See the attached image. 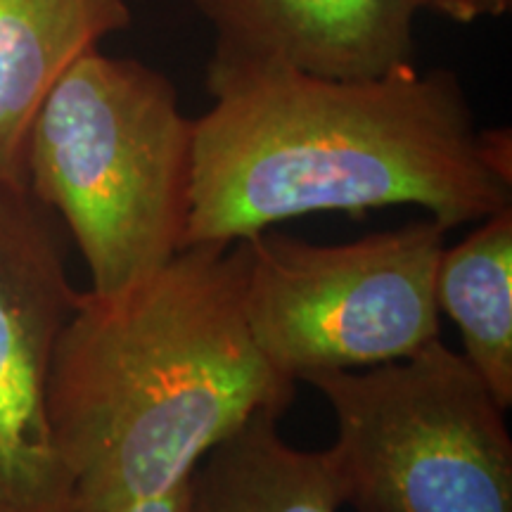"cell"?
Masks as SVG:
<instances>
[{
  "instance_id": "9c48e42d",
  "label": "cell",
  "mask_w": 512,
  "mask_h": 512,
  "mask_svg": "<svg viewBox=\"0 0 512 512\" xmlns=\"http://www.w3.org/2000/svg\"><path fill=\"white\" fill-rule=\"evenodd\" d=\"M264 411L221 439L190 475L188 512H337V479L325 451H299Z\"/></svg>"
},
{
  "instance_id": "52a82bcc",
  "label": "cell",
  "mask_w": 512,
  "mask_h": 512,
  "mask_svg": "<svg viewBox=\"0 0 512 512\" xmlns=\"http://www.w3.org/2000/svg\"><path fill=\"white\" fill-rule=\"evenodd\" d=\"M214 53L283 62L330 79H373L413 62L418 0H195Z\"/></svg>"
},
{
  "instance_id": "6da1fadb",
  "label": "cell",
  "mask_w": 512,
  "mask_h": 512,
  "mask_svg": "<svg viewBox=\"0 0 512 512\" xmlns=\"http://www.w3.org/2000/svg\"><path fill=\"white\" fill-rule=\"evenodd\" d=\"M207 86L185 247L323 211L413 204L451 230L512 207L510 131H479L446 69L330 79L214 53Z\"/></svg>"
},
{
  "instance_id": "277c9868",
  "label": "cell",
  "mask_w": 512,
  "mask_h": 512,
  "mask_svg": "<svg viewBox=\"0 0 512 512\" xmlns=\"http://www.w3.org/2000/svg\"><path fill=\"white\" fill-rule=\"evenodd\" d=\"M337 418L328 463L356 512H512L505 408L441 339L368 370H323Z\"/></svg>"
},
{
  "instance_id": "30bf717a",
  "label": "cell",
  "mask_w": 512,
  "mask_h": 512,
  "mask_svg": "<svg viewBox=\"0 0 512 512\" xmlns=\"http://www.w3.org/2000/svg\"><path fill=\"white\" fill-rule=\"evenodd\" d=\"M475 233L444 247L437 306L458 325L463 354L508 411L512 406V207L479 221Z\"/></svg>"
},
{
  "instance_id": "8fae6325",
  "label": "cell",
  "mask_w": 512,
  "mask_h": 512,
  "mask_svg": "<svg viewBox=\"0 0 512 512\" xmlns=\"http://www.w3.org/2000/svg\"><path fill=\"white\" fill-rule=\"evenodd\" d=\"M420 10H434L460 24L484 17H501L510 12L512 0H418Z\"/></svg>"
},
{
  "instance_id": "5b68a950",
  "label": "cell",
  "mask_w": 512,
  "mask_h": 512,
  "mask_svg": "<svg viewBox=\"0 0 512 512\" xmlns=\"http://www.w3.org/2000/svg\"><path fill=\"white\" fill-rule=\"evenodd\" d=\"M446 233L420 219L347 245L249 235L245 316L254 344L294 382L413 356L441 332L434 283Z\"/></svg>"
},
{
  "instance_id": "7c38bea8",
  "label": "cell",
  "mask_w": 512,
  "mask_h": 512,
  "mask_svg": "<svg viewBox=\"0 0 512 512\" xmlns=\"http://www.w3.org/2000/svg\"><path fill=\"white\" fill-rule=\"evenodd\" d=\"M188 494H190V479L178 484L176 489L166 491L157 498H147V501L133 503L124 510L117 512H188Z\"/></svg>"
},
{
  "instance_id": "3957f363",
  "label": "cell",
  "mask_w": 512,
  "mask_h": 512,
  "mask_svg": "<svg viewBox=\"0 0 512 512\" xmlns=\"http://www.w3.org/2000/svg\"><path fill=\"white\" fill-rule=\"evenodd\" d=\"M195 119L157 69L88 50L36 114L27 185L60 211L91 271V292L138 283L185 247Z\"/></svg>"
},
{
  "instance_id": "7a4b0ae2",
  "label": "cell",
  "mask_w": 512,
  "mask_h": 512,
  "mask_svg": "<svg viewBox=\"0 0 512 512\" xmlns=\"http://www.w3.org/2000/svg\"><path fill=\"white\" fill-rule=\"evenodd\" d=\"M245 266V240L209 242L114 294L79 292L48 377L74 512L162 496L256 413L290 406L297 382L249 332Z\"/></svg>"
},
{
  "instance_id": "ba28073f",
  "label": "cell",
  "mask_w": 512,
  "mask_h": 512,
  "mask_svg": "<svg viewBox=\"0 0 512 512\" xmlns=\"http://www.w3.org/2000/svg\"><path fill=\"white\" fill-rule=\"evenodd\" d=\"M128 24V0H0V188H29L38 110L83 53Z\"/></svg>"
},
{
  "instance_id": "8992f818",
  "label": "cell",
  "mask_w": 512,
  "mask_h": 512,
  "mask_svg": "<svg viewBox=\"0 0 512 512\" xmlns=\"http://www.w3.org/2000/svg\"><path fill=\"white\" fill-rule=\"evenodd\" d=\"M79 292L29 188H0V512H74L48 422V377Z\"/></svg>"
}]
</instances>
